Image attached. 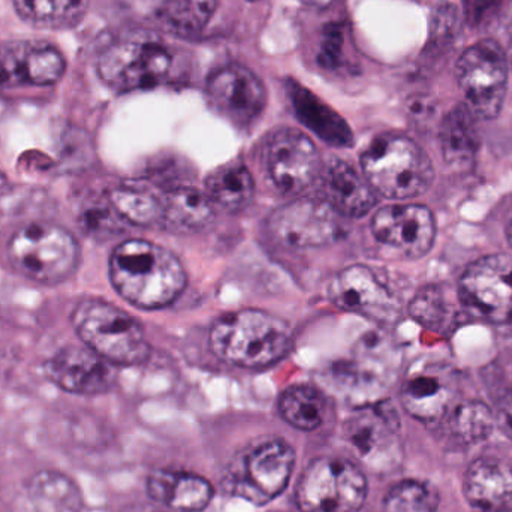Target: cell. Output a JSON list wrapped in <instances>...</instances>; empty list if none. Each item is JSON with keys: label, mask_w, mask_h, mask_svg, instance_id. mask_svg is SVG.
<instances>
[{"label": "cell", "mask_w": 512, "mask_h": 512, "mask_svg": "<svg viewBox=\"0 0 512 512\" xmlns=\"http://www.w3.org/2000/svg\"><path fill=\"white\" fill-rule=\"evenodd\" d=\"M72 324L87 348L111 364L134 366L149 358L146 333L128 312L99 298H86L75 306Z\"/></svg>", "instance_id": "obj_5"}, {"label": "cell", "mask_w": 512, "mask_h": 512, "mask_svg": "<svg viewBox=\"0 0 512 512\" xmlns=\"http://www.w3.org/2000/svg\"><path fill=\"white\" fill-rule=\"evenodd\" d=\"M173 47L150 30H132L99 54V77L116 92L155 89L173 80Z\"/></svg>", "instance_id": "obj_3"}, {"label": "cell", "mask_w": 512, "mask_h": 512, "mask_svg": "<svg viewBox=\"0 0 512 512\" xmlns=\"http://www.w3.org/2000/svg\"><path fill=\"white\" fill-rule=\"evenodd\" d=\"M219 0H156L159 18L168 29L195 35L207 26Z\"/></svg>", "instance_id": "obj_30"}, {"label": "cell", "mask_w": 512, "mask_h": 512, "mask_svg": "<svg viewBox=\"0 0 512 512\" xmlns=\"http://www.w3.org/2000/svg\"><path fill=\"white\" fill-rule=\"evenodd\" d=\"M6 186V179L5 176H3L2 171H0V191H2L3 188Z\"/></svg>", "instance_id": "obj_40"}, {"label": "cell", "mask_w": 512, "mask_h": 512, "mask_svg": "<svg viewBox=\"0 0 512 512\" xmlns=\"http://www.w3.org/2000/svg\"><path fill=\"white\" fill-rule=\"evenodd\" d=\"M463 306L492 324L512 322V259L486 255L466 267L459 280Z\"/></svg>", "instance_id": "obj_11"}, {"label": "cell", "mask_w": 512, "mask_h": 512, "mask_svg": "<svg viewBox=\"0 0 512 512\" xmlns=\"http://www.w3.org/2000/svg\"><path fill=\"white\" fill-rule=\"evenodd\" d=\"M45 373L62 390L86 396L107 393L116 384L113 364L89 348L62 349L45 364Z\"/></svg>", "instance_id": "obj_18"}, {"label": "cell", "mask_w": 512, "mask_h": 512, "mask_svg": "<svg viewBox=\"0 0 512 512\" xmlns=\"http://www.w3.org/2000/svg\"><path fill=\"white\" fill-rule=\"evenodd\" d=\"M206 194L216 207L230 212L245 209L254 200V177L242 162H228L207 177Z\"/></svg>", "instance_id": "obj_26"}, {"label": "cell", "mask_w": 512, "mask_h": 512, "mask_svg": "<svg viewBox=\"0 0 512 512\" xmlns=\"http://www.w3.org/2000/svg\"><path fill=\"white\" fill-rule=\"evenodd\" d=\"M373 237L381 245L408 258H423L436 239V219L421 204H393L382 207L372 219Z\"/></svg>", "instance_id": "obj_15"}, {"label": "cell", "mask_w": 512, "mask_h": 512, "mask_svg": "<svg viewBox=\"0 0 512 512\" xmlns=\"http://www.w3.org/2000/svg\"><path fill=\"white\" fill-rule=\"evenodd\" d=\"M24 20L48 27L77 24L86 14L89 0H12Z\"/></svg>", "instance_id": "obj_32"}, {"label": "cell", "mask_w": 512, "mask_h": 512, "mask_svg": "<svg viewBox=\"0 0 512 512\" xmlns=\"http://www.w3.org/2000/svg\"><path fill=\"white\" fill-rule=\"evenodd\" d=\"M8 259L21 276L51 285L63 282L74 273L80 248L65 228L48 222H32L12 234Z\"/></svg>", "instance_id": "obj_6"}, {"label": "cell", "mask_w": 512, "mask_h": 512, "mask_svg": "<svg viewBox=\"0 0 512 512\" xmlns=\"http://www.w3.org/2000/svg\"><path fill=\"white\" fill-rule=\"evenodd\" d=\"M162 222L171 230L195 233L204 230L215 219V204L206 192L192 186H176L162 197Z\"/></svg>", "instance_id": "obj_25"}, {"label": "cell", "mask_w": 512, "mask_h": 512, "mask_svg": "<svg viewBox=\"0 0 512 512\" xmlns=\"http://www.w3.org/2000/svg\"><path fill=\"white\" fill-rule=\"evenodd\" d=\"M65 69V57L47 42H0V87L51 86Z\"/></svg>", "instance_id": "obj_17"}, {"label": "cell", "mask_w": 512, "mask_h": 512, "mask_svg": "<svg viewBox=\"0 0 512 512\" xmlns=\"http://www.w3.org/2000/svg\"><path fill=\"white\" fill-rule=\"evenodd\" d=\"M27 493L33 512H81L83 507L74 481L59 472H39L30 480Z\"/></svg>", "instance_id": "obj_27"}, {"label": "cell", "mask_w": 512, "mask_h": 512, "mask_svg": "<svg viewBox=\"0 0 512 512\" xmlns=\"http://www.w3.org/2000/svg\"><path fill=\"white\" fill-rule=\"evenodd\" d=\"M334 303L349 312L375 321H390L394 315L393 298L372 268L349 265L337 274L331 288Z\"/></svg>", "instance_id": "obj_19"}, {"label": "cell", "mask_w": 512, "mask_h": 512, "mask_svg": "<svg viewBox=\"0 0 512 512\" xmlns=\"http://www.w3.org/2000/svg\"><path fill=\"white\" fill-rule=\"evenodd\" d=\"M207 101L210 107L233 125H252L267 104L264 84L246 66H222L207 78Z\"/></svg>", "instance_id": "obj_14"}, {"label": "cell", "mask_w": 512, "mask_h": 512, "mask_svg": "<svg viewBox=\"0 0 512 512\" xmlns=\"http://www.w3.org/2000/svg\"><path fill=\"white\" fill-rule=\"evenodd\" d=\"M279 414L289 426L312 432L324 423L327 400L318 388L292 385L280 394Z\"/></svg>", "instance_id": "obj_28"}, {"label": "cell", "mask_w": 512, "mask_h": 512, "mask_svg": "<svg viewBox=\"0 0 512 512\" xmlns=\"http://www.w3.org/2000/svg\"><path fill=\"white\" fill-rule=\"evenodd\" d=\"M319 179L324 200L340 215L361 218L376 206L378 194L364 174L343 159L334 158L322 165Z\"/></svg>", "instance_id": "obj_20"}, {"label": "cell", "mask_w": 512, "mask_h": 512, "mask_svg": "<svg viewBox=\"0 0 512 512\" xmlns=\"http://www.w3.org/2000/svg\"><path fill=\"white\" fill-rule=\"evenodd\" d=\"M507 236H508V240H510V245L512 248V218H511L510 224H508Z\"/></svg>", "instance_id": "obj_39"}, {"label": "cell", "mask_w": 512, "mask_h": 512, "mask_svg": "<svg viewBox=\"0 0 512 512\" xmlns=\"http://www.w3.org/2000/svg\"><path fill=\"white\" fill-rule=\"evenodd\" d=\"M116 291L141 309L174 303L186 288V271L176 255L147 240H126L110 258Z\"/></svg>", "instance_id": "obj_1"}, {"label": "cell", "mask_w": 512, "mask_h": 512, "mask_svg": "<svg viewBox=\"0 0 512 512\" xmlns=\"http://www.w3.org/2000/svg\"><path fill=\"white\" fill-rule=\"evenodd\" d=\"M286 92L298 120L325 143L336 147H348L354 143V135L348 123L309 89L297 81L289 80Z\"/></svg>", "instance_id": "obj_23"}, {"label": "cell", "mask_w": 512, "mask_h": 512, "mask_svg": "<svg viewBox=\"0 0 512 512\" xmlns=\"http://www.w3.org/2000/svg\"><path fill=\"white\" fill-rule=\"evenodd\" d=\"M456 78L475 117L496 119L508 90V60L495 39H481L460 56Z\"/></svg>", "instance_id": "obj_10"}, {"label": "cell", "mask_w": 512, "mask_h": 512, "mask_svg": "<svg viewBox=\"0 0 512 512\" xmlns=\"http://www.w3.org/2000/svg\"><path fill=\"white\" fill-rule=\"evenodd\" d=\"M369 483L360 466L343 457H319L301 474L295 502L301 512H358Z\"/></svg>", "instance_id": "obj_7"}, {"label": "cell", "mask_w": 512, "mask_h": 512, "mask_svg": "<svg viewBox=\"0 0 512 512\" xmlns=\"http://www.w3.org/2000/svg\"><path fill=\"white\" fill-rule=\"evenodd\" d=\"M249 2H258V0H249Z\"/></svg>", "instance_id": "obj_41"}, {"label": "cell", "mask_w": 512, "mask_h": 512, "mask_svg": "<svg viewBox=\"0 0 512 512\" xmlns=\"http://www.w3.org/2000/svg\"><path fill=\"white\" fill-rule=\"evenodd\" d=\"M306 5L316 6V8H325V6L331 5L334 0H301Z\"/></svg>", "instance_id": "obj_38"}, {"label": "cell", "mask_w": 512, "mask_h": 512, "mask_svg": "<svg viewBox=\"0 0 512 512\" xmlns=\"http://www.w3.org/2000/svg\"><path fill=\"white\" fill-rule=\"evenodd\" d=\"M264 161L271 182L286 195L303 194L319 179L322 170L321 155L313 141L288 126L268 135Z\"/></svg>", "instance_id": "obj_12"}, {"label": "cell", "mask_w": 512, "mask_h": 512, "mask_svg": "<svg viewBox=\"0 0 512 512\" xmlns=\"http://www.w3.org/2000/svg\"><path fill=\"white\" fill-rule=\"evenodd\" d=\"M147 492L153 501L179 512L206 510L215 495L206 478L182 471H158L150 475Z\"/></svg>", "instance_id": "obj_22"}, {"label": "cell", "mask_w": 512, "mask_h": 512, "mask_svg": "<svg viewBox=\"0 0 512 512\" xmlns=\"http://www.w3.org/2000/svg\"><path fill=\"white\" fill-rule=\"evenodd\" d=\"M339 213L324 198H298L268 219L271 236L295 249L322 248L340 239Z\"/></svg>", "instance_id": "obj_13"}, {"label": "cell", "mask_w": 512, "mask_h": 512, "mask_svg": "<svg viewBox=\"0 0 512 512\" xmlns=\"http://www.w3.org/2000/svg\"><path fill=\"white\" fill-rule=\"evenodd\" d=\"M456 376L445 364H418L400 390L403 408L421 423H441L454 406Z\"/></svg>", "instance_id": "obj_16"}, {"label": "cell", "mask_w": 512, "mask_h": 512, "mask_svg": "<svg viewBox=\"0 0 512 512\" xmlns=\"http://www.w3.org/2000/svg\"><path fill=\"white\" fill-rule=\"evenodd\" d=\"M295 451L288 442L268 438L256 442L239 457L228 475V489L255 505H265L288 487Z\"/></svg>", "instance_id": "obj_9"}, {"label": "cell", "mask_w": 512, "mask_h": 512, "mask_svg": "<svg viewBox=\"0 0 512 512\" xmlns=\"http://www.w3.org/2000/svg\"><path fill=\"white\" fill-rule=\"evenodd\" d=\"M501 3L502 0H465V8L471 23L480 24L493 14Z\"/></svg>", "instance_id": "obj_36"}, {"label": "cell", "mask_w": 512, "mask_h": 512, "mask_svg": "<svg viewBox=\"0 0 512 512\" xmlns=\"http://www.w3.org/2000/svg\"><path fill=\"white\" fill-rule=\"evenodd\" d=\"M447 292L442 285H427L412 298L409 313L415 321L432 330H441L451 316Z\"/></svg>", "instance_id": "obj_33"}, {"label": "cell", "mask_w": 512, "mask_h": 512, "mask_svg": "<svg viewBox=\"0 0 512 512\" xmlns=\"http://www.w3.org/2000/svg\"><path fill=\"white\" fill-rule=\"evenodd\" d=\"M477 117L465 105L453 108L442 120L439 143L445 162L453 170H468L480 149Z\"/></svg>", "instance_id": "obj_24"}, {"label": "cell", "mask_w": 512, "mask_h": 512, "mask_svg": "<svg viewBox=\"0 0 512 512\" xmlns=\"http://www.w3.org/2000/svg\"><path fill=\"white\" fill-rule=\"evenodd\" d=\"M463 493L477 512H512V466L496 457L475 460L465 474Z\"/></svg>", "instance_id": "obj_21"}, {"label": "cell", "mask_w": 512, "mask_h": 512, "mask_svg": "<svg viewBox=\"0 0 512 512\" xmlns=\"http://www.w3.org/2000/svg\"><path fill=\"white\" fill-rule=\"evenodd\" d=\"M364 177L388 200H411L426 194L435 180L432 159L412 138L382 134L361 155Z\"/></svg>", "instance_id": "obj_4"}, {"label": "cell", "mask_w": 512, "mask_h": 512, "mask_svg": "<svg viewBox=\"0 0 512 512\" xmlns=\"http://www.w3.org/2000/svg\"><path fill=\"white\" fill-rule=\"evenodd\" d=\"M495 417L496 424H498L501 432L512 439V390L508 391V393L502 397Z\"/></svg>", "instance_id": "obj_37"}, {"label": "cell", "mask_w": 512, "mask_h": 512, "mask_svg": "<svg viewBox=\"0 0 512 512\" xmlns=\"http://www.w3.org/2000/svg\"><path fill=\"white\" fill-rule=\"evenodd\" d=\"M343 47H345V36L339 26L330 27L325 33L324 44H322L319 62L325 68H337L342 66Z\"/></svg>", "instance_id": "obj_35"}, {"label": "cell", "mask_w": 512, "mask_h": 512, "mask_svg": "<svg viewBox=\"0 0 512 512\" xmlns=\"http://www.w3.org/2000/svg\"><path fill=\"white\" fill-rule=\"evenodd\" d=\"M343 438L355 457L372 472L385 474L402 462V423L391 403L360 406L343 424Z\"/></svg>", "instance_id": "obj_8"}, {"label": "cell", "mask_w": 512, "mask_h": 512, "mask_svg": "<svg viewBox=\"0 0 512 512\" xmlns=\"http://www.w3.org/2000/svg\"><path fill=\"white\" fill-rule=\"evenodd\" d=\"M384 512H438V498L420 481H402L385 496Z\"/></svg>", "instance_id": "obj_34"}, {"label": "cell", "mask_w": 512, "mask_h": 512, "mask_svg": "<svg viewBox=\"0 0 512 512\" xmlns=\"http://www.w3.org/2000/svg\"><path fill=\"white\" fill-rule=\"evenodd\" d=\"M110 204L123 221L140 227L162 222V198L140 186H120L110 194Z\"/></svg>", "instance_id": "obj_31"}, {"label": "cell", "mask_w": 512, "mask_h": 512, "mask_svg": "<svg viewBox=\"0 0 512 512\" xmlns=\"http://www.w3.org/2000/svg\"><path fill=\"white\" fill-rule=\"evenodd\" d=\"M292 345L288 322L264 310L246 309L221 316L210 330V346L225 363L246 369L271 366Z\"/></svg>", "instance_id": "obj_2"}, {"label": "cell", "mask_w": 512, "mask_h": 512, "mask_svg": "<svg viewBox=\"0 0 512 512\" xmlns=\"http://www.w3.org/2000/svg\"><path fill=\"white\" fill-rule=\"evenodd\" d=\"M442 421H445L448 436L454 444L474 445L493 432L496 417L489 406L472 400L454 405Z\"/></svg>", "instance_id": "obj_29"}]
</instances>
